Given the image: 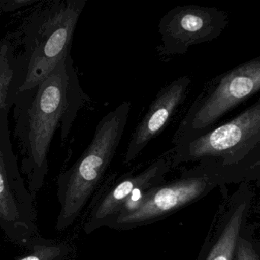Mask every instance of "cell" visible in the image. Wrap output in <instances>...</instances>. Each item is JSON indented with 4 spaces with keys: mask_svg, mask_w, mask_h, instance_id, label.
<instances>
[{
    "mask_svg": "<svg viewBox=\"0 0 260 260\" xmlns=\"http://www.w3.org/2000/svg\"><path fill=\"white\" fill-rule=\"evenodd\" d=\"M68 54L41 84L19 94L14 103V136L22 155V171L34 198L48 173V155L57 127L66 141L86 100Z\"/></svg>",
    "mask_w": 260,
    "mask_h": 260,
    "instance_id": "6da1fadb",
    "label": "cell"
},
{
    "mask_svg": "<svg viewBox=\"0 0 260 260\" xmlns=\"http://www.w3.org/2000/svg\"><path fill=\"white\" fill-rule=\"evenodd\" d=\"M172 168L198 164L225 184L240 183L244 173L260 162V99L226 122L165 153Z\"/></svg>",
    "mask_w": 260,
    "mask_h": 260,
    "instance_id": "7a4b0ae2",
    "label": "cell"
},
{
    "mask_svg": "<svg viewBox=\"0 0 260 260\" xmlns=\"http://www.w3.org/2000/svg\"><path fill=\"white\" fill-rule=\"evenodd\" d=\"M86 4L85 0L49 1L27 19L21 34L22 50L16 54L19 93L41 84L71 54L74 31Z\"/></svg>",
    "mask_w": 260,
    "mask_h": 260,
    "instance_id": "3957f363",
    "label": "cell"
},
{
    "mask_svg": "<svg viewBox=\"0 0 260 260\" xmlns=\"http://www.w3.org/2000/svg\"><path fill=\"white\" fill-rule=\"evenodd\" d=\"M131 106L130 102H123L106 114L81 156L58 176L57 231H64L75 223L104 177L124 135Z\"/></svg>",
    "mask_w": 260,
    "mask_h": 260,
    "instance_id": "277c9868",
    "label": "cell"
},
{
    "mask_svg": "<svg viewBox=\"0 0 260 260\" xmlns=\"http://www.w3.org/2000/svg\"><path fill=\"white\" fill-rule=\"evenodd\" d=\"M260 92V56L214 77L191 103L172 139L173 147L197 138L234 108Z\"/></svg>",
    "mask_w": 260,
    "mask_h": 260,
    "instance_id": "5b68a950",
    "label": "cell"
},
{
    "mask_svg": "<svg viewBox=\"0 0 260 260\" xmlns=\"http://www.w3.org/2000/svg\"><path fill=\"white\" fill-rule=\"evenodd\" d=\"M224 185L221 177L198 164L178 179L149 190L133 210L117 217L108 228L131 230L156 223Z\"/></svg>",
    "mask_w": 260,
    "mask_h": 260,
    "instance_id": "8992f818",
    "label": "cell"
},
{
    "mask_svg": "<svg viewBox=\"0 0 260 260\" xmlns=\"http://www.w3.org/2000/svg\"><path fill=\"white\" fill-rule=\"evenodd\" d=\"M34 199L13 152L8 114L0 112V226L9 240L22 246L37 236Z\"/></svg>",
    "mask_w": 260,
    "mask_h": 260,
    "instance_id": "52a82bcc",
    "label": "cell"
},
{
    "mask_svg": "<svg viewBox=\"0 0 260 260\" xmlns=\"http://www.w3.org/2000/svg\"><path fill=\"white\" fill-rule=\"evenodd\" d=\"M171 169V162L164 153L144 170L122 175L94 199L83 220V231L89 234L108 228L117 217L133 210L149 190L165 182Z\"/></svg>",
    "mask_w": 260,
    "mask_h": 260,
    "instance_id": "ba28073f",
    "label": "cell"
},
{
    "mask_svg": "<svg viewBox=\"0 0 260 260\" xmlns=\"http://www.w3.org/2000/svg\"><path fill=\"white\" fill-rule=\"evenodd\" d=\"M228 23V14L217 7L178 6L159 21L158 54L162 57L184 55L190 47L218 39Z\"/></svg>",
    "mask_w": 260,
    "mask_h": 260,
    "instance_id": "9c48e42d",
    "label": "cell"
},
{
    "mask_svg": "<svg viewBox=\"0 0 260 260\" xmlns=\"http://www.w3.org/2000/svg\"><path fill=\"white\" fill-rule=\"evenodd\" d=\"M253 202L248 182L238 188L220 205L197 260H234L242 231Z\"/></svg>",
    "mask_w": 260,
    "mask_h": 260,
    "instance_id": "30bf717a",
    "label": "cell"
},
{
    "mask_svg": "<svg viewBox=\"0 0 260 260\" xmlns=\"http://www.w3.org/2000/svg\"><path fill=\"white\" fill-rule=\"evenodd\" d=\"M191 82V77L182 76L166 85L157 92L147 113L132 133L124 155V164L135 160L149 143L167 127L185 101Z\"/></svg>",
    "mask_w": 260,
    "mask_h": 260,
    "instance_id": "8fae6325",
    "label": "cell"
},
{
    "mask_svg": "<svg viewBox=\"0 0 260 260\" xmlns=\"http://www.w3.org/2000/svg\"><path fill=\"white\" fill-rule=\"evenodd\" d=\"M19 93V75L15 49L10 42L0 48V112L9 114Z\"/></svg>",
    "mask_w": 260,
    "mask_h": 260,
    "instance_id": "7c38bea8",
    "label": "cell"
},
{
    "mask_svg": "<svg viewBox=\"0 0 260 260\" xmlns=\"http://www.w3.org/2000/svg\"><path fill=\"white\" fill-rule=\"evenodd\" d=\"M26 252L14 260H68L71 249L61 242L36 236L24 245Z\"/></svg>",
    "mask_w": 260,
    "mask_h": 260,
    "instance_id": "4fadbf2b",
    "label": "cell"
},
{
    "mask_svg": "<svg viewBox=\"0 0 260 260\" xmlns=\"http://www.w3.org/2000/svg\"><path fill=\"white\" fill-rule=\"evenodd\" d=\"M234 260H260V243L254 236L253 228L249 225L242 231Z\"/></svg>",
    "mask_w": 260,
    "mask_h": 260,
    "instance_id": "5bb4252c",
    "label": "cell"
},
{
    "mask_svg": "<svg viewBox=\"0 0 260 260\" xmlns=\"http://www.w3.org/2000/svg\"><path fill=\"white\" fill-rule=\"evenodd\" d=\"M39 3V0H1L0 8L4 13H10Z\"/></svg>",
    "mask_w": 260,
    "mask_h": 260,
    "instance_id": "9a60e30c",
    "label": "cell"
}]
</instances>
